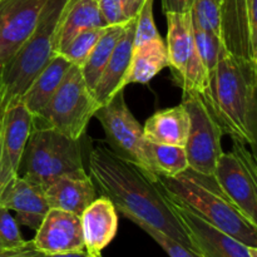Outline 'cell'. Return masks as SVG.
Masks as SVG:
<instances>
[{
    "label": "cell",
    "mask_w": 257,
    "mask_h": 257,
    "mask_svg": "<svg viewBox=\"0 0 257 257\" xmlns=\"http://www.w3.org/2000/svg\"><path fill=\"white\" fill-rule=\"evenodd\" d=\"M147 155L151 170L156 175L172 177L188 168L187 153H186L185 147H181V146L158 145V143L148 142Z\"/></svg>",
    "instance_id": "obj_25"
},
{
    "label": "cell",
    "mask_w": 257,
    "mask_h": 257,
    "mask_svg": "<svg viewBox=\"0 0 257 257\" xmlns=\"http://www.w3.org/2000/svg\"><path fill=\"white\" fill-rule=\"evenodd\" d=\"M218 124L232 141L256 147L257 62L235 57L221 47L217 64L210 74V95Z\"/></svg>",
    "instance_id": "obj_2"
},
{
    "label": "cell",
    "mask_w": 257,
    "mask_h": 257,
    "mask_svg": "<svg viewBox=\"0 0 257 257\" xmlns=\"http://www.w3.org/2000/svg\"><path fill=\"white\" fill-rule=\"evenodd\" d=\"M50 208L67 211L80 216L97 198L92 178L85 176H63L44 190Z\"/></svg>",
    "instance_id": "obj_19"
},
{
    "label": "cell",
    "mask_w": 257,
    "mask_h": 257,
    "mask_svg": "<svg viewBox=\"0 0 257 257\" xmlns=\"http://www.w3.org/2000/svg\"><path fill=\"white\" fill-rule=\"evenodd\" d=\"M208 95V93L182 92L181 103L190 117V130L185 146L188 168L212 176L216 163L223 152L221 141L225 133L216 119Z\"/></svg>",
    "instance_id": "obj_7"
},
{
    "label": "cell",
    "mask_w": 257,
    "mask_h": 257,
    "mask_svg": "<svg viewBox=\"0 0 257 257\" xmlns=\"http://www.w3.org/2000/svg\"><path fill=\"white\" fill-rule=\"evenodd\" d=\"M166 47L173 82L182 92L210 94V77L196 49L190 13H166Z\"/></svg>",
    "instance_id": "obj_8"
},
{
    "label": "cell",
    "mask_w": 257,
    "mask_h": 257,
    "mask_svg": "<svg viewBox=\"0 0 257 257\" xmlns=\"http://www.w3.org/2000/svg\"><path fill=\"white\" fill-rule=\"evenodd\" d=\"M99 107L80 67L72 64L52 99L33 117V124L47 125L72 140H80Z\"/></svg>",
    "instance_id": "obj_6"
},
{
    "label": "cell",
    "mask_w": 257,
    "mask_h": 257,
    "mask_svg": "<svg viewBox=\"0 0 257 257\" xmlns=\"http://www.w3.org/2000/svg\"><path fill=\"white\" fill-rule=\"evenodd\" d=\"M94 117L102 124L105 141L115 155L153 173L147 155L148 141L143 135L142 125L125 103L124 90H120L109 102L100 105Z\"/></svg>",
    "instance_id": "obj_10"
},
{
    "label": "cell",
    "mask_w": 257,
    "mask_h": 257,
    "mask_svg": "<svg viewBox=\"0 0 257 257\" xmlns=\"http://www.w3.org/2000/svg\"><path fill=\"white\" fill-rule=\"evenodd\" d=\"M153 2L155 0H145L136 17L135 29V45L143 44L148 40L161 38L160 32L153 19Z\"/></svg>",
    "instance_id": "obj_30"
},
{
    "label": "cell",
    "mask_w": 257,
    "mask_h": 257,
    "mask_svg": "<svg viewBox=\"0 0 257 257\" xmlns=\"http://www.w3.org/2000/svg\"><path fill=\"white\" fill-rule=\"evenodd\" d=\"M0 206L14 211L17 222L34 231L38 230L50 208L44 190L20 176L2 192Z\"/></svg>",
    "instance_id": "obj_16"
},
{
    "label": "cell",
    "mask_w": 257,
    "mask_h": 257,
    "mask_svg": "<svg viewBox=\"0 0 257 257\" xmlns=\"http://www.w3.org/2000/svg\"><path fill=\"white\" fill-rule=\"evenodd\" d=\"M167 198L187 232L191 247L200 257H257V247L245 245L201 218L187 206Z\"/></svg>",
    "instance_id": "obj_11"
},
{
    "label": "cell",
    "mask_w": 257,
    "mask_h": 257,
    "mask_svg": "<svg viewBox=\"0 0 257 257\" xmlns=\"http://www.w3.org/2000/svg\"><path fill=\"white\" fill-rule=\"evenodd\" d=\"M70 67L72 63L67 58L62 54H54L47 67L33 80L22 98V102L33 117H35L52 99Z\"/></svg>",
    "instance_id": "obj_22"
},
{
    "label": "cell",
    "mask_w": 257,
    "mask_h": 257,
    "mask_svg": "<svg viewBox=\"0 0 257 257\" xmlns=\"http://www.w3.org/2000/svg\"><path fill=\"white\" fill-rule=\"evenodd\" d=\"M88 167L97 192L112 201L124 217L133 216L192 248L182 222L156 183L155 173L123 160L100 143L90 151Z\"/></svg>",
    "instance_id": "obj_1"
},
{
    "label": "cell",
    "mask_w": 257,
    "mask_h": 257,
    "mask_svg": "<svg viewBox=\"0 0 257 257\" xmlns=\"http://www.w3.org/2000/svg\"><path fill=\"white\" fill-rule=\"evenodd\" d=\"M3 113H4V112H3ZM3 113H0V117H2V114H3Z\"/></svg>",
    "instance_id": "obj_39"
},
{
    "label": "cell",
    "mask_w": 257,
    "mask_h": 257,
    "mask_svg": "<svg viewBox=\"0 0 257 257\" xmlns=\"http://www.w3.org/2000/svg\"><path fill=\"white\" fill-rule=\"evenodd\" d=\"M48 0H0V65L32 35Z\"/></svg>",
    "instance_id": "obj_14"
},
{
    "label": "cell",
    "mask_w": 257,
    "mask_h": 257,
    "mask_svg": "<svg viewBox=\"0 0 257 257\" xmlns=\"http://www.w3.org/2000/svg\"><path fill=\"white\" fill-rule=\"evenodd\" d=\"M87 257H98V255H89V253H88Z\"/></svg>",
    "instance_id": "obj_37"
},
{
    "label": "cell",
    "mask_w": 257,
    "mask_h": 257,
    "mask_svg": "<svg viewBox=\"0 0 257 257\" xmlns=\"http://www.w3.org/2000/svg\"><path fill=\"white\" fill-rule=\"evenodd\" d=\"M192 34L196 49H197L198 55H200L206 70L208 72V77H210L211 73H213V70L216 69L218 55H220L221 47H222L221 38L212 33L205 32L195 24H192Z\"/></svg>",
    "instance_id": "obj_28"
},
{
    "label": "cell",
    "mask_w": 257,
    "mask_h": 257,
    "mask_svg": "<svg viewBox=\"0 0 257 257\" xmlns=\"http://www.w3.org/2000/svg\"><path fill=\"white\" fill-rule=\"evenodd\" d=\"M80 223L85 251L89 255H100L117 235V210L112 201L102 196L83 211Z\"/></svg>",
    "instance_id": "obj_18"
},
{
    "label": "cell",
    "mask_w": 257,
    "mask_h": 257,
    "mask_svg": "<svg viewBox=\"0 0 257 257\" xmlns=\"http://www.w3.org/2000/svg\"><path fill=\"white\" fill-rule=\"evenodd\" d=\"M165 68H168V57L167 47L162 38L135 45L124 79V88L133 83L146 84Z\"/></svg>",
    "instance_id": "obj_23"
},
{
    "label": "cell",
    "mask_w": 257,
    "mask_h": 257,
    "mask_svg": "<svg viewBox=\"0 0 257 257\" xmlns=\"http://www.w3.org/2000/svg\"><path fill=\"white\" fill-rule=\"evenodd\" d=\"M88 252L85 250L72 251V252H60V253H44L43 257H87Z\"/></svg>",
    "instance_id": "obj_36"
},
{
    "label": "cell",
    "mask_w": 257,
    "mask_h": 257,
    "mask_svg": "<svg viewBox=\"0 0 257 257\" xmlns=\"http://www.w3.org/2000/svg\"><path fill=\"white\" fill-rule=\"evenodd\" d=\"M156 183L166 196L187 206L218 230L251 247H257V225L248 221L221 191L213 176L187 168L178 175H156Z\"/></svg>",
    "instance_id": "obj_3"
},
{
    "label": "cell",
    "mask_w": 257,
    "mask_h": 257,
    "mask_svg": "<svg viewBox=\"0 0 257 257\" xmlns=\"http://www.w3.org/2000/svg\"><path fill=\"white\" fill-rule=\"evenodd\" d=\"M32 242L43 253L85 250L80 216L58 208H49Z\"/></svg>",
    "instance_id": "obj_15"
},
{
    "label": "cell",
    "mask_w": 257,
    "mask_h": 257,
    "mask_svg": "<svg viewBox=\"0 0 257 257\" xmlns=\"http://www.w3.org/2000/svg\"><path fill=\"white\" fill-rule=\"evenodd\" d=\"M107 27L102 19L97 0H68L54 35V54L62 52L82 30Z\"/></svg>",
    "instance_id": "obj_20"
},
{
    "label": "cell",
    "mask_w": 257,
    "mask_h": 257,
    "mask_svg": "<svg viewBox=\"0 0 257 257\" xmlns=\"http://www.w3.org/2000/svg\"><path fill=\"white\" fill-rule=\"evenodd\" d=\"M127 23H124V24L110 25V27L105 28L104 33L102 34L100 39L98 40L95 47L92 49L90 54L88 55L84 64L80 67L83 78H84L88 88L92 92L94 90L95 85H97L98 80H99L108 60H109L110 55H112L115 44L119 40L122 33L124 32Z\"/></svg>",
    "instance_id": "obj_24"
},
{
    "label": "cell",
    "mask_w": 257,
    "mask_h": 257,
    "mask_svg": "<svg viewBox=\"0 0 257 257\" xmlns=\"http://www.w3.org/2000/svg\"><path fill=\"white\" fill-rule=\"evenodd\" d=\"M190 0H162L163 12L166 13H186L188 10Z\"/></svg>",
    "instance_id": "obj_34"
},
{
    "label": "cell",
    "mask_w": 257,
    "mask_h": 257,
    "mask_svg": "<svg viewBox=\"0 0 257 257\" xmlns=\"http://www.w3.org/2000/svg\"><path fill=\"white\" fill-rule=\"evenodd\" d=\"M97 4L102 19L104 20L107 27L124 24L128 22L123 10L122 0H97Z\"/></svg>",
    "instance_id": "obj_32"
},
{
    "label": "cell",
    "mask_w": 257,
    "mask_h": 257,
    "mask_svg": "<svg viewBox=\"0 0 257 257\" xmlns=\"http://www.w3.org/2000/svg\"><path fill=\"white\" fill-rule=\"evenodd\" d=\"M143 2L145 0H122L123 10H124V15L128 20L137 17Z\"/></svg>",
    "instance_id": "obj_35"
},
{
    "label": "cell",
    "mask_w": 257,
    "mask_h": 257,
    "mask_svg": "<svg viewBox=\"0 0 257 257\" xmlns=\"http://www.w3.org/2000/svg\"><path fill=\"white\" fill-rule=\"evenodd\" d=\"M125 218L132 221V222L136 223L140 228H142L148 236H151V237L165 250V252L170 257H200L192 248L182 245L181 242L176 241L175 238L170 237V236H167L166 233L156 230L155 227L147 225V223H145L143 221L138 220V218L133 217V216H125Z\"/></svg>",
    "instance_id": "obj_29"
},
{
    "label": "cell",
    "mask_w": 257,
    "mask_h": 257,
    "mask_svg": "<svg viewBox=\"0 0 257 257\" xmlns=\"http://www.w3.org/2000/svg\"><path fill=\"white\" fill-rule=\"evenodd\" d=\"M68 0H48L34 32L0 65V113L20 102L33 80L54 55V35Z\"/></svg>",
    "instance_id": "obj_4"
},
{
    "label": "cell",
    "mask_w": 257,
    "mask_h": 257,
    "mask_svg": "<svg viewBox=\"0 0 257 257\" xmlns=\"http://www.w3.org/2000/svg\"><path fill=\"white\" fill-rule=\"evenodd\" d=\"M105 28H90V29L82 30L78 33L72 40L67 44V47L58 54H62L67 58L72 64L82 67L87 60L88 55L90 54L93 48L100 39L102 34L104 33Z\"/></svg>",
    "instance_id": "obj_27"
},
{
    "label": "cell",
    "mask_w": 257,
    "mask_h": 257,
    "mask_svg": "<svg viewBox=\"0 0 257 257\" xmlns=\"http://www.w3.org/2000/svg\"><path fill=\"white\" fill-rule=\"evenodd\" d=\"M80 140L54 128L33 124L20 163L19 176L43 190L63 176H85Z\"/></svg>",
    "instance_id": "obj_5"
},
{
    "label": "cell",
    "mask_w": 257,
    "mask_h": 257,
    "mask_svg": "<svg viewBox=\"0 0 257 257\" xmlns=\"http://www.w3.org/2000/svg\"><path fill=\"white\" fill-rule=\"evenodd\" d=\"M0 251H3V248H2V246H0Z\"/></svg>",
    "instance_id": "obj_38"
},
{
    "label": "cell",
    "mask_w": 257,
    "mask_h": 257,
    "mask_svg": "<svg viewBox=\"0 0 257 257\" xmlns=\"http://www.w3.org/2000/svg\"><path fill=\"white\" fill-rule=\"evenodd\" d=\"M191 23L221 38V0H190Z\"/></svg>",
    "instance_id": "obj_26"
},
{
    "label": "cell",
    "mask_w": 257,
    "mask_h": 257,
    "mask_svg": "<svg viewBox=\"0 0 257 257\" xmlns=\"http://www.w3.org/2000/svg\"><path fill=\"white\" fill-rule=\"evenodd\" d=\"M257 0H221V42L235 57L257 62Z\"/></svg>",
    "instance_id": "obj_13"
},
{
    "label": "cell",
    "mask_w": 257,
    "mask_h": 257,
    "mask_svg": "<svg viewBox=\"0 0 257 257\" xmlns=\"http://www.w3.org/2000/svg\"><path fill=\"white\" fill-rule=\"evenodd\" d=\"M33 115L24 103H13L0 117V195L19 176Z\"/></svg>",
    "instance_id": "obj_12"
},
{
    "label": "cell",
    "mask_w": 257,
    "mask_h": 257,
    "mask_svg": "<svg viewBox=\"0 0 257 257\" xmlns=\"http://www.w3.org/2000/svg\"><path fill=\"white\" fill-rule=\"evenodd\" d=\"M143 135L148 142L185 147L190 130V117L185 105L157 110L143 125Z\"/></svg>",
    "instance_id": "obj_21"
},
{
    "label": "cell",
    "mask_w": 257,
    "mask_h": 257,
    "mask_svg": "<svg viewBox=\"0 0 257 257\" xmlns=\"http://www.w3.org/2000/svg\"><path fill=\"white\" fill-rule=\"evenodd\" d=\"M135 29L136 18H133L125 25L124 32L115 44L112 55L93 90V94L100 105L109 102L120 90H124V79L135 47Z\"/></svg>",
    "instance_id": "obj_17"
},
{
    "label": "cell",
    "mask_w": 257,
    "mask_h": 257,
    "mask_svg": "<svg viewBox=\"0 0 257 257\" xmlns=\"http://www.w3.org/2000/svg\"><path fill=\"white\" fill-rule=\"evenodd\" d=\"M246 147L233 141L232 150L220 156L212 176L237 210L257 225V165L255 155Z\"/></svg>",
    "instance_id": "obj_9"
},
{
    "label": "cell",
    "mask_w": 257,
    "mask_h": 257,
    "mask_svg": "<svg viewBox=\"0 0 257 257\" xmlns=\"http://www.w3.org/2000/svg\"><path fill=\"white\" fill-rule=\"evenodd\" d=\"M44 253L38 251L34 247L32 241H28L27 245L19 248H13V250H3L0 251V257H43Z\"/></svg>",
    "instance_id": "obj_33"
},
{
    "label": "cell",
    "mask_w": 257,
    "mask_h": 257,
    "mask_svg": "<svg viewBox=\"0 0 257 257\" xmlns=\"http://www.w3.org/2000/svg\"><path fill=\"white\" fill-rule=\"evenodd\" d=\"M98 257H102V256H100V255H98Z\"/></svg>",
    "instance_id": "obj_40"
},
{
    "label": "cell",
    "mask_w": 257,
    "mask_h": 257,
    "mask_svg": "<svg viewBox=\"0 0 257 257\" xmlns=\"http://www.w3.org/2000/svg\"><path fill=\"white\" fill-rule=\"evenodd\" d=\"M19 230V223L8 208L0 206V246L3 250H13L27 245Z\"/></svg>",
    "instance_id": "obj_31"
}]
</instances>
